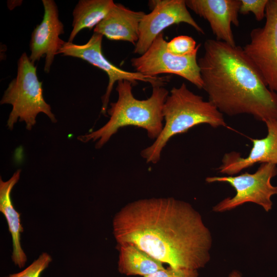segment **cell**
<instances>
[{"label":"cell","instance_id":"obj_1","mask_svg":"<svg viewBox=\"0 0 277 277\" xmlns=\"http://www.w3.org/2000/svg\"><path fill=\"white\" fill-rule=\"evenodd\" d=\"M112 228L117 245H134L172 268L198 270L210 259V231L200 213L183 201H134L115 214Z\"/></svg>","mask_w":277,"mask_h":277},{"label":"cell","instance_id":"obj_2","mask_svg":"<svg viewBox=\"0 0 277 277\" xmlns=\"http://www.w3.org/2000/svg\"><path fill=\"white\" fill-rule=\"evenodd\" d=\"M197 60L203 89L223 114H248L265 122L277 119V93L266 85L242 47L207 39Z\"/></svg>","mask_w":277,"mask_h":277},{"label":"cell","instance_id":"obj_3","mask_svg":"<svg viewBox=\"0 0 277 277\" xmlns=\"http://www.w3.org/2000/svg\"><path fill=\"white\" fill-rule=\"evenodd\" d=\"M132 86L126 80L118 81L117 100L111 103L107 111L109 121L98 129L78 136L77 140L96 142L95 148L100 149L120 128L131 126L145 129L149 138L155 140L163 128V108L169 92L163 85H156L152 86L149 98L140 100L133 96Z\"/></svg>","mask_w":277,"mask_h":277},{"label":"cell","instance_id":"obj_4","mask_svg":"<svg viewBox=\"0 0 277 277\" xmlns=\"http://www.w3.org/2000/svg\"><path fill=\"white\" fill-rule=\"evenodd\" d=\"M163 115L165 123L161 133L141 152L147 163L160 161L164 148L174 135L201 124L213 128L227 125L223 114L210 101L190 91L184 83L170 90L164 104Z\"/></svg>","mask_w":277,"mask_h":277},{"label":"cell","instance_id":"obj_5","mask_svg":"<svg viewBox=\"0 0 277 277\" xmlns=\"http://www.w3.org/2000/svg\"><path fill=\"white\" fill-rule=\"evenodd\" d=\"M43 82L39 81L36 67L24 52L17 62V75L9 84L0 103L12 106L6 126L12 130L17 122H24L26 128L31 130L35 125L37 115L46 114L52 123H56L51 107L45 100Z\"/></svg>","mask_w":277,"mask_h":277},{"label":"cell","instance_id":"obj_6","mask_svg":"<svg viewBox=\"0 0 277 277\" xmlns=\"http://www.w3.org/2000/svg\"><path fill=\"white\" fill-rule=\"evenodd\" d=\"M277 175V165L271 163H262L253 173L245 172L237 175L208 176V183H226L235 190L233 197H227L212 208L215 212L232 210L246 203L256 204L269 212L272 207L271 197L277 194V186H273L271 179Z\"/></svg>","mask_w":277,"mask_h":277},{"label":"cell","instance_id":"obj_7","mask_svg":"<svg viewBox=\"0 0 277 277\" xmlns=\"http://www.w3.org/2000/svg\"><path fill=\"white\" fill-rule=\"evenodd\" d=\"M101 34L93 33L89 41L83 45L65 42L57 54L82 59L105 72L108 77V84L102 97L101 113L106 115L110 96L114 84L119 81L126 80L133 86L141 81L150 83L152 86L164 85L169 80L168 77L149 76L137 72H129L122 69L108 61L102 52Z\"/></svg>","mask_w":277,"mask_h":277},{"label":"cell","instance_id":"obj_8","mask_svg":"<svg viewBox=\"0 0 277 277\" xmlns=\"http://www.w3.org/2000/svg\"><path fill=\"white\" fill-rule=\"evenodd\" d=\"M167 43L161 33L144 54L131 58V65L136 72L149 76L164 73L175 74L202 89L197 53L187 56H176L168 50Z\"/></svg>","mask_w":277,"mask_h":277},{"label":"cell","instance_id":"obj_9","mask_svg":"<svg viewBox=\"0 0 277 277\" xmlns=\"http://www.w3.org/2000/svg\"><path fill=\"white\" fill-rule=\"evenodd\" d=\"M265 23L253 29L243 49L267 87L277 93V0H268Z\"/></svg>","mask_w":277,"mask_h":277},{"label":"cell","instance_id":"obj_10","mask_svg":"<svg viewBox=\"0 0 277 277\" xmlns=\"http://www.w3.org/2000/svg\"><path fill=\"white\" fill-rule=\"evenodd\" d=\"M149 5L152 10L141 20L134 53L144 54L165 29L174 24L186 23L200 33L205 34L191 15L185 0H152L149 2Z\"/></svg>","mask_w":277,"mask_h":277},{"label":"cell","instance_id":"obj_11","mask_svg":"<svg viewBox=\"0 0 277 277\" xmlns=\"http://www.w3.org/2000/svg\"><path fill=\"white\" fill-rule=\"evenodd\" d=\"M44 15L34 29L30 42V61L34 64L45 57L44 72H50L54 57L66 42L60 36L64 33V26L59 18L58 10L53 0H42Z\"/></svg>","mask_w":277,"mask_h":277},{"label":"cell","instance_id":"obj_12","mask_svg":"<svg viewBox=\"0 0 277 277\" xmlns=\"http://www.w3.org/2000/svg\"><path fill=\"white\" fill-rule=\"evenodd\" d=\"M187 8L207 20L215 39L236 46L231 25L239 26L241 0H186Z\"/></svg>","mask_w":277,"mask_h":277},{"label":"cell","instance_id":"obj_13","mask_svg":"<svg viewBox=\"0 0 277 277\" xmlns=\"http://www.w3.org/2000/svg\"><path fill=\"white\" fill-rule=\"evenodd\" d=\"M264 123L267 129V135L262 138L251 139L252 148L245 157L235 151L225 153L222 160V165L216 169L219 173L228 176L234 175L258 163L277 165V119Z\"/></svg>","mask_w":277,"mask_h":277},{"label":"cell","instance_id":"obj_14","mask_svg":"<svg viewBox=\"0 0 277 277\" xmlns=\"http://www.w3.org/2000/svg\"><path fill=\"white\" fill-rule=\"evenodd\" d=\"M145 13L130 10L115 3L103 19L94 28L93 33L111 41H123L136 45L139 38L140 25Z\"/></svg>","mask_w":277,"mask_h":277},{"label":"cell","instance_id":"obj_15","mask_svg":"<svg viewBox=\"0 0 277 277\" xmlns=\"http://www.w3.org/2000/svg\"><path fill=\"white\" fill-rule=\"evenodd\" d=\"M21 170H17L7 181L0 179V211L4 214L8 224L12 239V260L19 268L24 267L27 261V255L21 244V234L24 228L21 223L20 213L13 207L11 193L18 182Z\"/></svg>","mask_w":277,"mask_h":277},{"label":"cell","instance_id":"obj_16","mask_svg":"<svg viewBox=\"0 0 277 277\" xmlns=\"http://www.w3.org/2000/svg\"><path fill=\"white\" fill-rule=\"evenodd\" d=\"M118 271L126 275L143 277L165 269L164 264L134 245H117Z\"/></svg>","mask_w":277,"mask_h":277},{"label":"cell","instance_id":"obj_17","mask_svg":"<svg viewBox=\"0 0 277 277\" xmlns=\"http://www.w3.org/2000/svg\"><path fill=\"white\" fill-rule=\"evenodd\" d=\"M114 4L112 0L79 1L72 12V29L68 42L72 43L82 30L95 28Z\"/></svg>","mask_w":277,"mask_h":277},{"label":"cell","instance_id":"obj_18","mask_svg":"<svg viewBox=\"0 0 277 277\" xmlns=\"http://www.w3.org/2000/svg\"><path fill=\"white\" fill-rule=\"evenodd\" d=\"M201 44L196 45L195 40L188 35H179L167 43V48L172 54L187 56L197 53Z\"/></svg>","mask_w":277,"mask_h":277},{"label":"cell","instance_id":"obj_19","mask_svg":"<svg viewBox=\"0 0 277 277\" xmlns=\"http://www.w3.org/2000/svg\"><path fill=\"white\" fill-rule=\"evenodd\" d=\"M52 260V258L49 253L43 252L22 271L10 274L5 277H39L41 274L48 267Z\"/></svg>","mask_w":277,"mask_h":277},{"label":"cell","instance_id":"obj_20","mask_svg":"<svg viewBox=\"0 0 277 277\" xmlns=\"http://www.w3.org/2000/svg\"><path fill=\"white\" fill-rule=\"evenodd\" d=\"M268 0H241L239 13L245 15L252 13L255 19L261 21L265 17V10Z\"/></svg>","mask_w":277,"mask_h":277},{"label":"cell","instance_id":"obj_21","mask_svg":"<svg viewBox=\"0 0 277 277\" xmlns=\"http://www.w3.org/2000/svg\"><path fill=\"white\" fill-rule=\"evenodd\" d=\"M144 277H199L197 270L169 267Z\"/></svg>","mask_w":277,"mask_h":277},{"label":"cell","instance_id":"obj_22","mask_svg":"<svg viewBox=\"0 0 277 277\" xmlns=\"http://www.w3.org/2000/svg\"><path fill=\"white\" fill-rule=\"evenodd\" d=\"M229 277H242L239 271L233 270L229 275Z\"/></svg>","mask_w":277,"mask_h":277}]
</instances>
